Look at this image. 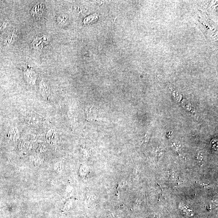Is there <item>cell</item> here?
Wrapping results in <instances>:
<instances>
[{
    "mask_svg": "<svg viewBox=\"0 0 218 218\" xmlns=\"http://www.w3.org/2000/svg\"><path fill=\"white\" fill-rule=\"evenodd\" d=\"M44 11V5L38 3L31 10L32 16L36 19L40 18L43 16Z\"/></svg>",
    "mask_w": 218,
    "mask_h": 218,
    "instance_id": "cell-1",
    "label": "cell"
},
{
    "mask_svg": "<svg viewBox=\"0 0 218 218\" xmlns=\"http://www.w3.org/2000/svg\"><path fill=\"white\" fill-rule=\"evenodd\" d=\"M86 118L89 120L95 119L97 116V109L93 106H88L86 108Z\"/></svg>",
    "mask_w": 218,
    "mask_h": 218,
    "instance_id": "cell-2",
    "label": "cell"
},
{
    "mask_svg": "<svg viewBox=\"0 0 218 218\" xmlns=\"http://www.w3.org/2000/svg\"><path fill=\"white\" fill-rule=\"evenodd\" d=\"M98 17L96 15H91L89 17H86L84 20V23L85 24H89L93 23L95 21L98 20Z\"/></svg>",
    "mask_w": 218,
    "mask_h": 218,
    "instance_id": "cell-3",
    "label": "cell"
}]
</instances>
